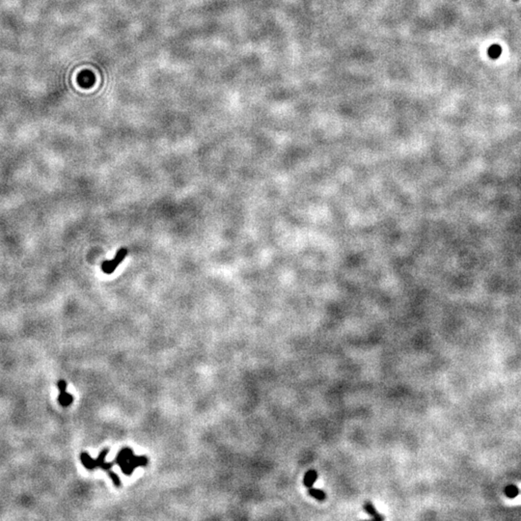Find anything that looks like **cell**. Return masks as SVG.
Wrapping results in <instances>:
<instances>
[{
	"instance_id": "1",
	"label": "cell",
	"mask_w": 521,
	"mask_h": 521,
	"mask_svg": "<svg viewBox=\"0 0 521 521\" xmlns=\"http://www.w3.org/2000/svg\"><path fill=\"white\" fill-rule=\"evenodd\" d=\"M114 463L121 467L123 473L131 476L136 467L145 466L148 463V458L146 456H136L132 449L124 448L118 453Z\"/></svg>"
},
{
	"instance_id": "2",
	"label": "cell",
	"mask_w": 521,
	"mask_h": 521,
	"mask_svg": "<svg viewBox=\"0 0 521 521\" xmlns=\"http://www.w3.org/2000/svg\"><path fill=\"white\" fill-rule=\"evenodd\" d=\"M108 452H109L108 449H104L102 452H101V454H99L98 458H96V459L92 458L89 454L83 452L80 454V460H81L82 464L84 465V467L89 469V470H94L96 468H101L103 470L108 471L113 466V462H105V456L108 454Z\"/></svg>"
},
{
	"instance_id": "3",
	"label": "cell",
	"mask_w": 521,
	"mask_h": 521,
	"mask_svg": "<svg viewBox=\"0 0 521 521\" xmlns=\"http://www.w3.org/2000/svg\"><path fill=\"white\" fill-rule=\"evenodd\" d=\"M128 254V249L127 248H121L117 254L115 255L114 259L111 260V261H105L102 263L101 265V269L104 273L106 274H111L115 271V269L118 268V266L124 261V259L126 258Z\"/></svg>"
},
{
	"instance_id": "4",
	"label": "cell",
	"mask_w": 521,
	"mask_h": 521,
	"mask_svg": "<svg viewBox=\"0 0 521 521\" xmlns=\"http://www.w3.org/2000/svg\"><path fill=\"white\" fill-rule=\"evenodd\" d=\"M77 83L82 88H90L95 83V76L90 71H84L78 75Z\"/></svg>"
},
{
	"instance_id": "5",
	"label": "cell",
	"mask_w": 521,
	"mask_h": 521,
	"mask_svg": "<svg viewBox=\"0 0 521 521\" xmlns=\"http://www.w3.org/2000/svg\"><path fill=\"white\" fill-rule=\"evenodd\" d=\"M318 472L315 470V469H311L309 471H307L304 475V478H303V485L307 487V488H310L314 486L315 482L318 480Z\"/></svg>"
},
{
	"instance_id": "6",
	"label": "cell",
	"mask_w": 521,
	"mask_h": 521,
	"mask_svg": "<svg viewBox=\"0 0 521 521\" xmlns=\"http://www.w3.org/2000/svg\"><path fill=\"white\" fill-rule=\"evenodd\" d=\"M363 508H364L365 512H366L371 518H372L374 521H384V517L381 516V515L376 511V509L374 508V506H373V504H372V502H370V501L365 502L364 505H363Z\"/></svg>"
},
{
	"instance_id": "7",
	"label": "cell",
	"mask_w": 521,
	"mask_h": 521,
	"mask_svg": "<svg viewBox=\"0 0 521 521\" xmlns=\"http://www.w3.org/2000/svg\"><path fill=\"white\" fill-rule=\"evenodd\" d=\"M74 401V398L71 394H69L66 390H61L60 391V394L58 396V402L59 403L64 406V407H67L69 406Z\"/></svg>"
},
{
	"instance_id": "8",
	"label": "cell",
	"mask_w": 521,
	"mask_h": 521,
	"mask_svg": "<svg viewBox=\"0 0 521 521\" xmlns=\"http://www.w3.org/2000/svg\"><path fill=\"white\" fill-rule=\"evenodd\" d=\"M308 493L310 496H312L313 498L317 499L318 501H324L326 499V493L321 490V489H319V488H314L313 487L308 488Z\"/></svg>"
},
{
	"instance_id": "9",
	"label": "cell",
	"mask_w": 521,
	"mask_h": 521,
	"mask_svg": "<svg viewBox=\"0 0 521 521\" xmlns=\"http://www.w3.org/2000/svg\"><path fill=\"white\" fill-rule=\"evenodd\" d=\"M502 48L499 45H492L487 50V54L491 59H498L502 54Z\"/></svg>"
},
{
	"instance_id": "10",
	"label": "cell",
	"mask_w": 521,
	"mask_h": 521,
	"mask_svg": "<svg viewBox=\"0 0 521 521\" xmlns=\"http://www.w3.org/2000/svg\"><path fill=\"white\" fill-rule=\"evenodd\" d=\"M505 494L507 497L513 499L515 497H517L519 494H520V489L517 486L515 485H510L508 487H506L505 488Z\"/></svg>"
},
{
	"instance_id": "11",
	"label": "cell",
	"mask_w": 521,
	"mask_h": 521,
	"mask_svg": "<svg viewBox=\"0 0 521 521\" xmlns=\"http://www.w3.org/2000/svg\"><path fill=\"white\" fill-rule=\"evenodd\" d=\"M108 475H109V477L111 478V480H112L113 484H114V485H115L116 487H120V486H121V481H120L119 477H118V476H117V475H116V474H115L114 472H112V471H109Z\"/></svg>"
},
{
	"instance_id": "12",
	"label": "cell",
	"mask_w": 521,
	"mask_h": 521,
	"mask_svg": "<svg viewBox=\"0 0 521 521\" xmlns=\"http://www.w3.org/2000/svg\"><path fill=\"white\" fill-rule=\"evenodd\" d=\"M516 1H518V0H516Z\"/></svg>"
}]
</instances>
